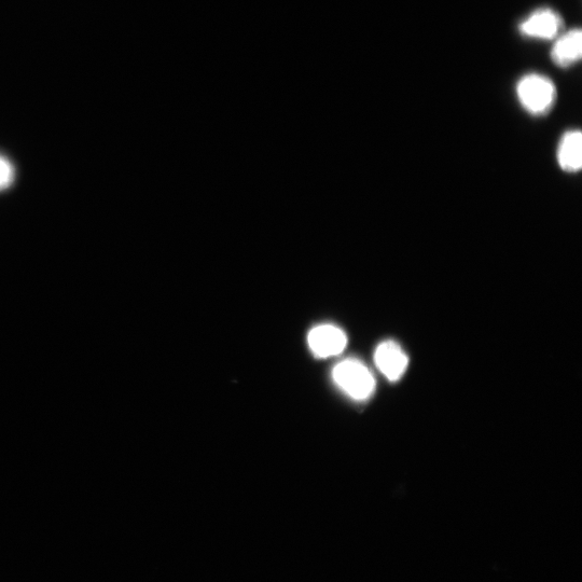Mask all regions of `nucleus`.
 <instances>
[{"label": "nucleus", "mask_w": 582, "mask_h": 582, "mask_svg": "<svg viewBox=\"0 0 582 582\" xmlns=\"http://www.w3.org/2000/svg\"><path fill=\"white\" fill-rule=\"evenodd\" d=\"M517 96L526 112L540 116L548 113L556 102L557 90L549 78L529 74L518 82Z\"/></svg>", "instance_id": "1"}, {"label": "nucleus", "mask_w": 582, "mask_h": 582, "mask_svg": "<svg viewBox=\"0 0 582 582\" xmlns=\"http://www.w3.org/2000/svg\"><path fill=\"white\" fill-rule=\"evenodd\" d=\"M332 377L341 390L356 400L369 398L376 381L369 369L358 360L348 359L337 365Z\"/></svg>", "instance_id": "2"}, {"label": "nucleus", "mask_w": 582, "mask_h": 582, "mask_svg": "<svg viewBox=\"0 0 582 582\" xmlns=\"http://www.w3.org/2000/svg\"><path fill=\"white\" fill-rule=\"evenodd\" d=\"M308 342L317 357L327 358L339 355L348 344L343 330L334 325H322L310 331Z\"/></svg>", "instance_id": "3"}, {"label": "nucleus", "mask_w": 582, "mask_h": 582, "mask_svg": "<svg viewBox=\"0 0 582 582\" xmlns=\"http://www.w3.org/2000/svg\"><path fill=\"white\" fill-rule=\"evenodd\" d=\"M561 27L562 20L557 12L539 9L520 24V31L530 38L549 40L558 36Z\"/></svg>", "instance_id": "4"}, {"label": "nucleus", "mask_w": 582, "mask_h": 582, "mask_svg": "<svg viewBox=\"0 0 582 582\" xmlns=\"http://www.w3.org/2000/svg\"><path fill=\"white\" fill-rule=\"evenodd\" d=\"M374 360L378 369L390 381H397L406 372L409 359L395 341H385L378 346Z\"/></svg>", "instance_id": "5"}, {"label": "nucleus", "mask_w": 582, "mask_h": 582, "mask_svg": "<svg viewBox=\"0 0 582 582\" xmlns=\"http://www.w3.org/2000/svg\"><path fill=\"white\" fill-rule=\"evenodd\" d=\"M582 55V33L568 31L560 36L551 50V59L558 66L566 68L580 61Z\"/></svg>", "instance_id": "6"}, {"label": "nucleus", "mask_w": 582, "mask_h": 582, "mask_svg": "<svg viewBox=\"0 0 582 582\" xmlns=\"http://www.w3.org/2000/svg\"><path fill=\"white\" fill-rule=\"evenodd\" d=\"M558 162L561 169L568 173H576L582 166V135L580 131L566 132L559 143Z\"/></svg>", "instance_id": "7"}, {"label": "nucleus", "mask_w": 582, "mask_h": 582, "mask_svg": "<svg viewBox=\"0 0 582 582\" xmlns=\"http://www.w3.org/2000/svg\"><path fill=\"white\" fill-rule=\"evenodd\" d=\"M15 180V169L9 160L0 156V191L9 188Z\"/></svg>", "instance_id": "8"}]
</instances>
